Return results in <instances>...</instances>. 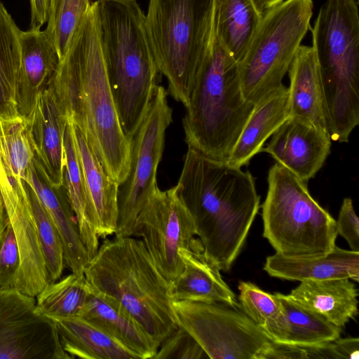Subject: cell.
I'll list each match as a JSON object with an SVG mask.
<instances>
[{"mask_svg":"<svg viewBox=\"0 0 359 359\" xmlns=\"http://www.w3.org/2000/svg\"><path fill=\"white\" fill-rule=\"evenodd\" d=\"M19 268L18 245L8 222L0 236V290L15 288Z\"/></svg>","mask_w":359,"mask_h":359,"instance_id":"cell-35","label":"cell"},{"mask_svg":"<svg viewBox=\"0 0 359 359\" xmlns=\"http://www.w3.org/2000/svg\"><path fill=\"white\" fill-rule=\"evenodd\" d=\"M256 359H307V355L303 346L270 341Z\"/></svg>","mask_w":359,"mask_h":359,"instance_id":"cell-38","label":"cell"},{"mask_svg":"<svg viewBox=\"0 0 359 359\" xmlns=\"http://www.w3.org/2000/svg\"><path fill=\"white\" fill-rule=\"evenodd\" d=\"M91 7L111 93L129 140L146 116L159 74L136 0H96Z\"/></svg>","mask_w":359,"mask_h":359,"instance_id":"cell-3","label":"cell"},{"mask_svg":"<svg viewBox=\"0 0 359 359\" xmlns=\"http://www.w3.org/2000/svg\"><path fill=\"white\" fill-rule=\"evenodd\" d=\"M90 294L85 276L71 273L49 283L36 295V308L48 318L80 316Z\"/></svg>","mask_w":359,"mask_h":359,"instance_id":"cell-30","label":"cell"},{"mask_svg":"<svg viewBox=\"0 0 359 359\" xmlns=\"http://www.w3.org/2000/svg\"><path fill=\"white\" fill-rule=\"evenodd\" d=\"M9 219L7 216L3 198L0 192V236L6 227Z\"/></svg>","mask_w":359,"mask_h":359,"instance_id":"cell-43","label":"cell"},{"mask_svg":"<svg viewBox=\"0 0 359 359\" xmlns=\"http://www.w3.org/2000/svg\"><path fill=\"white\" fill-rule=\"evenodd\" d=\"M215 0H149L145 23L169 94L185 107L208 51Z\"/></svg>","mask_w":359,"mask_h":359,"instance_id":"cell-7","label":"cell"},{"mask_svg":"<svg viewBox=\"0 0 359 359\" xmlns=\"http://www.w3.org/2000/svg\"><path fill=\"white\" fill-rule=\"evenodd\" d=\"M313 0H285L263 13L243 58L238 62L244 97L256 104L282 81L310 28Z\"/></svg>","mask_w":359,"mask_h":359,"instance_id":"cell-9","label":"cell"},{"mask_svg":"<svg viewBox=\"0 0 359 359\" xmlns=\"http://www.w3.org/2000/svg\"><path fill=\"white\" fill-rule=\"evenodd\" d=\"M196 236L194 221L175 185L159 188L135 222L132 236L141 238L156 267L170 284L181 273L179 250Z\"/></svg>","mask_w":359,"mask_h":359,"instance_id":"cell-12","label":"cell"},{"mask_svg":"<svg viewBox=\"0 0 359 359\" xmlns=\"http://www.w3.org/2000/svg\"><path fill=\"white\" fill-rule=\"evenodd\" d=\"M31 9L30 28L41 29L47 23L51 0H29Z\"/></svg>","mask_w":359,"mask_h":359,"instance_id":"cell-40","label":"cell"},{"mask_svg":"<svg viewBox=\"0 0 359 359\" xmlns=\"http://www.w3.org/2000/svg\"><path fill=\"white\" fill-rule=\"evenodd\" d=\"M25 182L35 191L58 230L64 248L65 266L73 273L84 275L90 259L64 187L60 189L52 187L43 177L34 159L28 169Z\"/></svg>","mask_w":359,"mask_h":359,"instance_id":"cell-21","label":"cell"},{"mask_svg":"<svg viewBox=\"0 0 359 359\" xmlns=\"http://www.w3.org/2000/svg\"><path fill=\"white\" fill-rule=\"evenodd\" d=\"M65 167L63 187L76 217L80 236L89 259L97 252L100 243L95 228L91 201L77 153L71 123L64 135Z\"/></svg>","mask_w":359,"mask_h":359,"instance_id":"cell-28","label":"cell"},{"mask_svg":"<svg viewBox=\"0 0 359 359\" xmlns=\"http://www.w3.org/2000/svg\"><path fill=\"white\" fill-rule=\"evenodd\" d=\"M49 87L105 172L121 184L129 170L130 141L120 123L92 7L60 60Z\"/></svg>","mask_w":359,"mask_h":359,"instance_id":"cell-1","label":"cell"},{"mask_svg":"<svg viewBox=\"0 0 359 359\" xmlns=\"http://www.w3.org/2000/svg\"><path fill=\"white\" fill-rule=\"evenodd\" d=\"M249 171L188 148L176 184L194 221L207 257L229 271L239 255L259 210Z\"/></svg>","mask_w":359,"mask_h":359,"instance_id":"cell-2","label":"cell"},{"mask_svg":"<svg viewBox=\"0 0 359 359\" xmlns=\"http://www.w3.org/2000/svg\"><path fill=\"white\" fill-rule=\"evenodd\" d=\"M262 15L252 0H215V32L238 62L247 53Z\"/></svg>","mask_w":359,"mask_h":359,"instance_id":"cell-29","label":"cell"},{"mask_svg":"<svg viewBox=\"0 0 359 359\" xmlns=\"http://www.w3.org/2000/svg\"><path fill=\"white\" fill-rule=\"evenodd\" d=\"M238 301L242 311L260 327L274 318L280 309L276 294L260 289L248 281L238 283Z\"/></svg>","mask_w":359,"mask_h":359,"instance_id":"cell-34","label":"cell"},{"mask_svg":"<svg viewBox=\"0 0 359 359\" xmlns=\"http://www.w3.org/2000/svg\"><path fill=\"white\" fill-rule=\"evenodd\" d=\"M303 347L306 352L307 359H339L332 341Z\"/></svg>","mask_w":359,"mask_h":359,"instance_id":"cell-41","label":"cell"},{"mask_svg":"<svg viewBox=\"0 0 359 359\" xmlns=\"http://www.w3.org/2000/svg\"><path fill=\"white\" fill-rule=\"evenodd\" d=\"M287 72L290 116L328 133L322 79L313 48L301 45Z\"/></svg>","mask_w":359,"mask_h":359,"instance_id":"cell-19","label":"cell"},{"mask_svg":"<svg viewBox=\"0 0 359 359\" xmlns=\"http://www.w3.org/2000/svg\"><path fill=\"white\" fill-rule=\"evenodd\" d=\"M267 180L263 236L276 253L313 256L332 250L338 235L336 220L311 196L306 182L277 162Z\"/></svg>","mask_w":359,"mask_h":359,"instance_id":"cell-8","label":"cell"},{"mask_svg":"<svg viewBox=\"0 0 359 359\" xmlns=\"http://www.w3.org/2000/svg\"><path fill=\"white\" fill-rule=\"evenodd\" d=\"M271 137L262 151L306 182L314 177L330 153L328 133L292 116Z\"/></svg>","mask_w":359,"mask_h":359,"instance_id":"cell-16","label":"cell"},{"mask_svg":"<svg viewBox=\"0 0 359 359\" xmlns=\"http://www.w3.org/2000/svg\"><path fill=\"white\" fill-rule=\"evenodd\" d=\"M64 351L72 358L140 359L106 332L79 317L53 318Z\"/></svg>","mask_w":359,"mask_h":359,"instance_id":"cell-27","label":"cell"},{"mask_svg":"<svg viewBox=\"0 0 359 359\" xmlns=\"http://www.w3.org/2000/svg\"><path fill=\"white\" fill-rule=\"evenodd\" d=\"M66 114L49 87L41 93L27 120L34 161L47 182L55 189L63 186L64 135Z\"/></svg>","mask_w":359,"mask_h":359,"instance_id":"cell-15","label":"cell"},{"mask_svg":"<svg viewBox=\"0 0 359 359\" xmlns=\"http://www.w3.org/2000/svg\"><path fill=\"white\" fill-rule=\"evenodd\" d=\"M337 223V233L348 243L351 250L359 252V219L350 198H345Z\"/></svg>","mask_w":359,"mask_h":359,"instance_id":"cell-37","label":"cell"},{"mask_svg":"<svg viewBox=\"0 0 359 359\" xmlns=\"http://www.w3.org/2000/svg\"><path fill=\"white\" fill-rule=\"evenodd\" d=\"M0 192L20 253L15 289L36 297L50 280L25 180L0 172Z\"/></svg>","mask_w":359,"mask_h":359,"instance_id":"cell-14","label":"cell"},{"mask_svg":"<svg viewBox=\"0 0 359 359\" xmlns=\"http://www.w3.org/2000/svg\"><path fill=\"white\" fill-rule=\"evenodd\" d=\"M33 159L27 121L21 116L0 120V172L25 180Z\"/></svg>","mask_w":359,"mask_h":359,"instance_id":"cell-31","label":"cell"},{"mask_svg":"<svg viewBox=\"0 0 359 359\" xmlns=\"http://www.w3.org/2000/svg\"><path fill=\"white\" fill-rule=\"evenodd\" d=\"M90 0H51L46 29L60 60L90 10Z\"/></svg>","mask_w":359,"mask_h":359,"instance_id":"cell-32","label":"cell"},{"mask_svg":"<svg viewBox=\"0 0 359 359\" xmlns=\"http://www.w3.org/2000/svg\"><path fill=\"white\" fill-rule=\"evenodd\" d=\"M178 327L209 358L256 359L271 340L243 311L222 303L172 301Z\"/></svg>","mask_w":359,"mask_h":359,"instance_id":"cell-11","label":"cell"},{"mask_svg":"<svg viewBox=\"0 0 359 359\" xmlns=\"http://www.w3.org/2000/svg\"><path fill=\"white\" fill-rule=\"evenodd\" d=\"M276 294L280 303V311L261 327L271 341L308 346L332 341L340 337L341 327L299 304L288 294Z\"/></svg>","mask_w":359,"mask_h":359,"instance_id":"cell-23","label":"cell"},{"mask_svg":"<svg viewBox=\"0 0 359 359\" xmlns=\"http://www.w3.org/2000/svg\"><path fill=\"white\" fill-rule=\"evenodd\" d=\"M54 322L35 297L15 288L0 290V359H69Z\"/></svg>","mask_w":359,"mask_h":359,"instance_id":"cell-13","label":"cell"},{"mask_svg":"<svg viewBox=\"0 0 359 359\" xmlns=\"http://www.w3.org/2000/svg\"><path fill=\"white\" fill-rule=\"evenodd\" d=\"M50 283L61 278L65 266L60 235L33 188L26 182Z\"/></svg>","mask_w":359,"mask_h":359,"instance_id":"cell-33","label":"cell"},{"mask_svg":"<svg viewBox=\"0 0 359 359\" xmlns=\"http://www.w3.org/2000/svg\"><path fill=\"white\" fill-rule=\"evenodd\" d=\"M264 270L271 277L299 282L349 278L359 279V252L335 246L330 252L313 256L266 257Z\"/></svg>","mask_w":359,"mask_h":359,"instance_id":"cell-20","label":"cell"},{"mask_svg":"<svg viewBox=\"0 0 359 359\" xmlns=\"http://www.w3.org/2000/svg\"><path fill=\"white\" fill-rule=\"evenodd\" d=\"M355 0H327L311 29L322 79L328 133L347 142L359 123V15Z\"/></svg>","mask_w":359,"mask_h":359,"instance_id":"cell-6","label":"cell"},{"mask_svg":"<svg viewBox=\"0 0 359 359\" xmlns=\"http://www.w3.org/2000/svg\"><path fill=\"white\" fill-rule=\"evenodd\" d=\"M90 287L79 317L99 327L140 359L154 358L158 346L143 326L118 302Z\"/></svg>","mask_w":359,"mask_h":359,"instance_id":"cell-22","label":"cell"},{"mask_svg":"<svg viewBox=\"0 0 359 359\" xmlns=\"http://www.w3.org/2000/svg\"><path fill=\"white\" fill-rule=\"evenodd\" d=\"M84 276L94 290L130 313L158 347L178 328L169 294L170 284L141 239L118 236L104 238Z\"/></svg>","mask_w":359,"mask_h":359,"instance_id":"cell-4","label":"cell"},{"mask_svg":"<svg viewBox=\"0 0 359 359\" xmlns=\"http://www.w3.org/2000/svg\"><path fill=\"white\" fill-rule=\"evenodd\" d=\"M167 95L165 89L158 86L146 116L130 140L129 170L118 190L115 236H133L137 217L158 189L157 168L164 149L166 130L172 121Z\"/></svg>","mask_w":359,"mask_h":359,"instance_id":"cell-10","label":"cell"},{"mask_svg":"<svg viewBox=\"0 0 359 359\" xmlns=\"http://www.w3.org/2000/svg\"><path fill=\"white\" fill-rule=\"evenodd\" d=\"M179 255L183 269L170 285L172 301L222 303L233 308L239 306L219 269L205 255L199 238H194L187 248L180 249Z\"/></svg>","mask_w":359,"mask_h":359,"instance_id":"cell-18","label":"cell"},{"mask_svg":"<svg viewBox=\"0 0 359 359\" xmlns=\"http://www.w3.org/2000/svg\"><path fill=\"white\" fill-rule=\"evenodd\" d=\"M19 41L16 101L20 115L27 121L39 95L49 88L60 58L45 30L36 28L20 30Z\"/></svg>","mask_w":359,"mask_h":359,"instance_id":"cell-17","label":"cell"},{"mask_svg":"<svg viewBox=\"0 0 359 359\" xmlns=\"http://www.w3.org/2000/svg\"><path fill=\"white\" fill-rule=\"evenodd\" d=\"M290 116L288 88L283 84L255 104L227 162L240 168L248 165Z\"/></svg>","mask_w":359,"mask_h":359,"instance_id":"cell-25","label":"cell"},{"mask_svg":"<svg viewBox=\"0 0 359 359\" xmlns=\"http://www.w3.org/2000/svg\"><path fill=\"white\" fill-rule=\"evenodd\" d=\"M261 13L279 4L285 0H252Z\"/></svg>","mask_w":359,"mask_h":359,"instance_id":"cell-42","label":"cell"},{"mask_svg":"<svg viewBox=\"0 0 359 359\" xmlns=\"http://www.w3.org/2000/svg\"><path fill=\"white\" fill-rule=\"evenodd\" d=\"M349 278L301 282L288 296L302 306L342 327L358 314V292Z\"/></svg>","mask_w":359,"mask_h":359,"instance_id":"cell-26","label":"cell"},{"mask_svg":"<svg viewBox=\"0 0 359 359\" xmlns=\"http://www.w3.org/2000/svg\"><path fill=\"white\" fill-rule=\"evenodd\" d=\"M182 119L188 148L227 161L255 104L243 96L238 62L215 29Z\"/></svg>","mask_w":359,"mask_h":359,"instance_id":"cell-5","label":"cell"},{"mask_svg":"<svg viewBox=\"0 0 359 359\" xmlns=\"http://www.w3.org/2000/svg\"><path fill=\"white\" fill-rule=\"evenodd\" d=\"M339 359H358L359 339L358 337L337 338L332 341Z\"/></svg>","mask_w":359,"mask_h":359,"instance_id":"cell-39","label":"cell"},{"mask_svg":"<svg viewBox=\"0 0 359 359\" xmlns=\"http://www.w3.org/2000/svg\"><path fill=\"white\" fill-rule=\"evenodd\" d=\"M69 122L92 204L95 231L104 239L116 231L119 184L105 172L81 130Z\"/></svg>","mask_w":359,"mask_h":359,"instance_id":"cell-24","label":"cell"},{"mask_svg":"<svg viewBox=\"0 0 359 359\" xmlns=\"http://www.w3.org/2000/svg\"><path fill=\"white\" fill-rule=\"evenodd\" d=\"M355 1L358 2V0H355Z\"/></svg>","mask_w":359,"mask_h":359,"instance_id":"cell-44","label":"cell"},{"mask_svg":"<svg viewBox=\"0 0 359 359\" xmlns=\"http://www.w3.org/2000/svg\"><path fill=\"white\" fill-rule=\"evenodd\" d=\"M209 358L198 343L187 332L178 327L159 346L154 359Z\"/></svg>","mask_w":359,"mask_h":359,"instance_id":"cell-36","label":"cell"}]
</instances>
